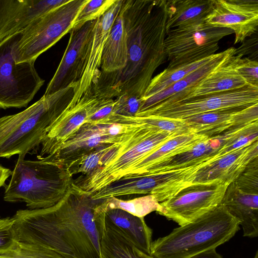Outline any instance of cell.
Returning <instances> with one entry per match:
<instances>
[{
  "mask_svg": "<svg viewBox=\"0 0 258 258\" xmlns=\"http://www.w3.org/2000/svg\"><path fill=\"white\" fill-rule=\"evenodd\" d=\"M189 258H222V257L216 251V249H211L200 252Z\"/></svg>",
  "mask_w": 258,
  "mask_h": 258,
  "instance_id": "39",
  "label": "cell"
},
{
  "mask_svg": "<svg viewBox=\"0 0 258 258\" xmlns=\"http://www.w3.org/2000/svg\"><path fill=\"white\" fill-rule=\"evenodd\" d=\"M205 22L215 27L228 28L235 33L234 44L254 34L258 26V1L213 0Z\"/></svg>",
  "mask_w": 258,
  "mask_h": 258,
  "instance_id": "14",
  "label": "cell"
},
{
  "mask_svg": "<svg viewBox=\"0 0 258 258\" xmlns=\"http://www.w3.org/2000/svg\"><path fill=\"white\" fill-rule=\"evenodd\" d=\"M221 204L238 220L243 236H258V194L245 192L233 182L228 186Z\"/></svg>",
  "mask_w": 258,
  "mask_h": 258,
  "instance_id": "22",
  "label": "cell"
},
{
  "mask_svg": "<svg viewBox=\"0 0 258 258\" xmlns=\"http://www.w3.org/2000/svg\"><path fill=\"white\" fill-rule=\"evenodd\" d=\"M229 185L219 181L193 182L171 198L160 203L158 214L182 226L218 206Z\"/></svg>",
  "mask_w": 258,
  "mask_h": 258,
  "instance_id": "12",
  "label": "cell"
},
{
  "mask_svg": "<svg viewBox=\"0 0 258 258\" xmlns=\"http://www.w3.org/2000/svg\"><path fill=\"white\" fill-rule=\"evenodd\" d=\"M114 100L104 99L95 112L88 117L85 123L98 124L113 113Z\"/></svg>",
  "mask_w": 258,
  "mask_h": 258,
  "instance_id": "38",
  "label": "cell"
},
{
  "mask_svg": "<svg viewBox=\"0 0 258 258\" xmlns=\"http://www.w3.org/2000/svg\"><path fill=\"white\" fill-rule=\"evenodd\" d=\"M122 0H116L101 17L96 20L90 40L82 77L74 89V95L69 105H74L85 95L92 93L100 74L103 49L114 21L118 15Z\"/></svg>",
  "mask_w": 258,
  "mask_h": 258,
  "instance_id": "16",
  "label": "cell"
},
{
  "mask_svg": "<svg viewBox=\"0 0 258 258\" xmlns=\"http://www.w3.org/2000/svg\"><path fill=\"white\" fill-rule=\"evenodd\" d=\"M142 104V98L123 94L114 100L113 113L126 116H135Z\"/></svg>",
  "mask_w": 258,
  "mask_h": 258,
  "instance_id": "37",
  "label": "cell"
},
{
  "mask_svg": "<svg viewBox=\"0 0 258 258\" xmlns=\"http://www.w3.org/2000/svg\"><path fill=\"white\" fill-rule=\"evenodd\" d=\"M258 156L257 140L248 142L201 168L193 182L219 181L229 185Z\"/></svg>",
  "mask_w": 258,
  "mask_h": 258,
  "instance_id": "18",
  "label": "cell"
},
{
  "mask_svg": "<svg viewBox=\"0 0 258 258\" xmlns=\"http://www.w3.org/2000/svg\"><path fill=\"white\" fill-rule=\"evenodd\" d=\"M235 55L192 87L156 105L169 104L192 98L237 89L248 85L235 70Z\"/></svg>",
  "mask_w": 258,
  "mask_h": 258,
  "instance_id": "21",
  "label": "cell"
},
{
  "mask_svg": "<svg viewBox=\"0 0 258 258\" xmlns=\"http://www.w3.org/2000/svg\"><path fill=\"white\" fill-rule=\"evenodd\" d=\"M258 104V87L243 88L198 97L166 105H158L135 116H153L183 119L201 113L223 109H242Z\"/></svg>",
  "mask_w": 258,
  "mask_h": 258,
  "instance_id": "11",
  "label": "cell"
},
{
  "mask_svg": "<svg viewBox=\"0 0 258 258\" xmlns=\"http://www.w3.org/2000/svg\"><path fill=\"white\" fill-rule=\"evenodd\" d=\"M208 138L195 132L175 136L129 167L120 179L142 176L150 168L190 150Z\"/></svg>",
  "mask_w": 258,
  "mask_h": 258,
  "instance_id": "23",
  "label": "cell"
},
{
  "mask_svg": "<svg viewBox=\"0 0 258 258\" xmlns=\"http://www.w3.org/2000/svg\"><path fill=\"white\" fill-rule=\"evenodd\" d=\"M236 53L237 49L234 47L216 53L208 62L198 69L165 90L143 101L137 113L144 111L170 97L192 87L218 68L229 61Z\"/></svg>",
  "mask_w": 258,
  "mask_h": 258,
  "instance_id": "25",
  "label": "cell"
},
{
  "mask_svg": "<svg viewBox=\"0 0 258 258\" xmlns=\"http://www.w3.org/2000/svg\"><path fill=\"white\" fill-rule=\"evenodd\" d=\"M107 124L85 123L67 140L57 152L45 156L66 167L81 156L115 143L118 138L107 134Z\"/></svg>",
  "mask_w": 258,
  "mask_h": 258,
  "instance_id": "20",
  "label": "cell"
},
{
  "mask_svg": "<svg viewBox=\"0 0 258 258\" xmlns=\"http://www.w3.org/2000/svg\"><path fill=\"white\" fill-rule=\"evenodd\" d=\"M127 56L126 33L120 9L104 45L97 82L120 72L125 67Z\"/></svg>",
  "mask_w": 258,
  "mask_h": 258,
  "instance_id": "24",
  "label": "cell"
},
{
  "mask_svg": "<svg viewBox=\"0 0 258 258\" xmlns=\"http://www.w3.org/2000/svg\"><path fill=\"white\" fill-rule=\"evenodd\" d=\"M101 201L72 184L53 206L16 212L13 217L18 240L48 247L64 258H99L105 213L96 208Z\"/></svg>",
  "mask_w": 258,
  "mask_h": 258,
  "instance_id": "1",
  "label": "cell"
},
{
  "mask_svg": "<svg viewBox=\"0 0 258 258\" xmlns=\"http://www.w3.org/2000/svg\"><path fill=\"white\" fill-rule=\"evenodd\" d=\"M96 20L87 22L81 28L72 29L70 32L67 47L44 96L51 95L73 84H77L80 81Z\"/></svg>",
  "mask_w": 258,
  "mask_h": 258,
  "instance_id": "13",
  "label": "cell"
},
{
  "mask_svg": "<svg viewBox=\"0 0 258 258\" xmlns=\"http://www.w3.org/2000/svg\"><path fill=\"white\" fill-rule=\"evenodd\" d=\"M242 191L258 194V159L251 162L234 181Z\"/></svg>",
  "mask_w": 258,
  "mask_h": 258,
  "instance_id": "34",
  "label": "cell"
},
{
  "mask_svg": "<svg viewBox=\"0 0 258 258\" xmlns=\"http://www.w3.org/2000/svg\"><path fill=\"white\" fill-rule=\"evenodd\" d=\"M99 258H154L103 221Z\"/></svg>",
  "mask_w": 258,
  "mask_h": 258,
  "instance_id": "28",
  "label": "cell"
},
{
  "mask_svg": "<svg viewBox=\"0 0 258 258\" xmlns=\"http://www.w3.org/2000/svg\"><path fill=\"white\" fill-rule=\"evenodd\" d=\"M116 0H89L78 13L74 20L72 29L81 28L87 22L101 17Z\"/></svg>",
  "mask_w": 258,
  "mask_h": 258,
  "instance_id": "32",
  "label": "cell"
},
{
  "mask_svg": "<svg viewBox=\"0 0 258 258\" xmlns=\"http://www.w3.org/2000/svg\"><path fill=\"white\" fill-rule=\"evenodd\" d=\"M20 35L0 43V108L4 109L26 107L45 82L35 62L16 63L14 49Z\"/></svg>",
  "mask_w": 258,
  "mask_h": 258,
  "instance_id": "8",
  "label": "cell"
},
{
  "mask_svg": "<svg viewBox=\"0 0 258 258\" xmlns=\"http://www.w3.org/2000/svg\"><path fill=\"white\" fill-rule=\"evenodd\" d=\"M120 11L127 36L125 67L99 80L92 90L104 99L123 94L142 98L154 72L166 57L167 0H122Z\"/></svg>",
  "mask_w": 258,
  "mask_h": 258,
  "instance_id": "2",
  "label": "cell"
},
{
  "mask_svg": "<svg viewBox=\"0 0 258 258\" xmlns=\"http://www.w3.org/2000/svg\"><path fill=\"white\" fill-rule=\"evenodd\" d=\"M213 0L167 1L166 34L171 29L205 21Z\"/></svg>",
  "mask_w": 258,
  "mask_h": 258,
  "instance_id": "27",
  "label": "cell"
},
{
  "mask_svg": "<svg viewBox=\"0 0 258 258\" xmlns=\"http://www.w3.org/2000/svg\"><path fill=\"white\" fill-rule=\"evenodd\" d=\"M69 0H0V43Z\"/></svg>",
  "mask_w": 258,
  "mask_h": 258,
  "instance_id": "17",
  "label": "cell"
},
{
  "mask_svg": "<svg viewBox=\"0 0 258 258\" xmlns=\"http://www.w3.org/2000/svg\"><path fill=\"white\" fill-rule=\"evenodd\" d=\"M114 209H121L135 216L144 218L152 212L156 211L158 213L160 211L161 206L160 203L151 195L130 200L110 197L102 199L97 207V211L99 214H101Z\"/></svg>",
  "mask_w": 258,
  "mask_h": 258,
  "instance_id": "29",
  "label": "cell"
},
{
  "mask_svg": "<svg viewBox=\"0 0 258 258\" xmlns=\"http://www.w3.org/2000/svg\"><path fill=\"white\" fill-rule=\"evenodd\" d=\"M104 222L119 232L139 249L150 254L153 232L144 218L114 209L105 212Z\"/></svg>",
  "mask_w": 258,
  "mask_h": 258,
  "instance_id": "26",
  "label": "cell"
},
{
  "mask_svg": "<svg viewBox=\"0 0 258 258\" xmlns=\"http://www.w3.org/2000/svg\"><path fill=\"white\" fill-rule=\"evenodd\" d=\"M76 83L43 96L16 114L0 118V158L27 154L41 145L47 129L67 108L74 95Z\"/></svg>",
  "mask_w": 258,
  "mask_h": 258,
  "instance_id": "3",
  "label": "cell"
},
{
  "mask_svg": "<svg viewBox=\"0 0 258 258\" xmlns=\"http://www.w3.org/2000/svg\"><path fill=\"white\" fill-rule=\"evenodd\" d=\"M12 171L0 164V188L5 185L8 178L11 175Z\"/></svg>",
  "mask_w": 258,
  "mask_h": 258,
  "instance_id": "40",
  "label": "cell"
},
{
  "mask_svg": "<svg viewBox=\"0 0 258 258\" xmlns=\"http://www.w3.org/2000/svg\"><path fill=\"white\" fill-rule=\"evenodd\" d=\"M109 146H105L88 153L72 162L67 166L70 174L82 173L87 175L101 165L103 155Z\"/></svg>",
  "mask_w": 258,
  "mask_h": 258,
  "instance_id": "33",
  "label": "cell"
},
{
  "mask_svg": "<svg viewBox=\"0 0 258 258\" xmlns=\"http://www.w3.org/2000/svg\"><path fill=\"white\" fill-rule=\"evenodd\" d=\"M19 242L12 217H0V254L13 249Z\"/></svg>",
  "mask_w": 258,
  "mask_h": 258,
  "instance_id": "35",
  "label": "cell"
},
{
  "mask_svg": "<svg viewBox=\"0 0 258 258\" xmlns=\"http://www.w3.org/2000/svg\"><path fill=\"white\" fill-rule=\"evenodd\" d=\"M89 0H69L33 21L21 34L14 49L16 63L34 62L72 29Z\"/></svg>",
  "mask_w": 258,
  "mask_h": 258,
  "instance_id": "7",
  "label": "cell"
},
{
  "mask_svg": "<svg viewBox=\"0 0 258 258\" xmlns=\"http://www.w3.org/2000/svg\"><path fill=\"white\" fill-rule=\"evenodd\" d=\"M233 31L205 21L171 29L166 34L164 48L171 69L199 61L213 54L219 42Z\"/></svg>",
  "mask_w": 258,
  "mask_h": 258,
  "instance_id": "9",
  "label": "cell"
},
{
  "mask_svg": "<svg viewBox=\"0 0 258 258\" xmlns=\"http://www.w3.org/2000/svg\"><path fill=\"white\" fill-rule=\"evenodd\" d=\"M194 132L212 137L241 125L258 121V104L242 109H223L183 119Z\"/></svg>",
  "mask_w": 258,
  "mask_h": 258,
  "instance_id": "19",
  "label": "cell"
},
{
  "mask_svg": "<svg viewBox=\"0 0 258 258\" xmlns=\"http://www.w3.org/2000/svg\"><path fill=\"white\" fill-rule=\"evenodd\" d=\"M38 159L18 158L5 186V201L24 202L29 209L47 208L69 193L74 179L67 167L46 157Z\"/></svg>",
  "mask_w": 258,
  "mask_h": 258,
  "instance_id": "4",
  "label": "cell"
},
{
  "mask_svg": "<svg viewBox=\"0 0 258 258\" xmlns=\"http://www.w3.org/2000/svg\"><path fill=\"white\" fill-rule=\"evenodd\" d=\"M0 258H64L52 249L42 245L20 242Z\"/></svg>",
  "mask_w": 258,
  "mask_h": 258,
  "instance_id": "31",
  "label": "cell"
},
{
  "mask_svg": "<svg viewBox=\"0 0 258 258\" xmlns=\"http://www.w3.org/2000/svg\"><path fill=\"white\" fill-rule=\"evenodd\" d=\"M177 136L146 125H133L108 146L99 168L89 174L81 175L74 179L73 184L92 195L119 180L129 167Z\"/></svg>",
  "mask_w": 258,
  "mask_h": 258,
  "instance_id": "6",
  "label": "cell"
},
{
  "mask_svg": "<svg viewBox=\"0 0 258 258\" xmlns=\"http://www.w3.org/2000/svg\"><path fill=\"white\" fill-rule=\"evenodd\" d=\"M239 222L221 204L195 221L174 228L152 243L154 258H189L227 242L239 229Z\"/></svg>",
  "mask_w": 258,
  "mask_h": 258,
  "instance_id": "5",
  "label": "cell"
},
{
  "mask_svg": "<svg viewBox=\"0 0 258 258\" xmlns=\"http://www.w3.org/2000/svg\"><path fill=\"white\" fill-rule=\"evenodd\" d=\"M254 258H258V251H257L256 252V253H255V255Z\"/></svg>",
  "mask_w": 258,
  "mask_h": 258,
  "instance_id": "41",
  "label": "cell"
},
{
  "mask_svg": "<svg viewBox=\"0 0 258 258\" xmlns=\"http://www.w3.org/2000/svg\"><path fill=\"white\" fill-rule=\"evenodd\" d=\"M214 55L199 61L171 69L166 68L163 72L152 78L142 97V102L165 90L192 72L198 69L208 62Z\"/></svg>",
  "mask_w": 258,
  "mask_h": 258,
  "instance_id": "30",
  "label": "cell"
},
{
  "mask_svg": "<svg viewBox=\"0 0 258 258\" xmlns=\"http://www.w3.org/2000/svg\"><path fill=\"white\" fill-rule=\"evenodd\" d=\"M199 166L189 167L155 174L121 178L90 195L92 199L147 194L153 196L159 203L174 197L191 184Z\"/></svg>",
  "mask_w": 258,
  "mask_h": 258,
  "instance_id": "10",
  "label": "cell"
},
{
  "mask_svg": "<svg viewBox=\"0 0 258 258\" xmlns=\"http://www.w3.org/2000/svg\"><path fill=\"white\" fill-rule=\"evenodd\" d=\"M104 99L92 92L84 95L75 105H69L48 128L41 144L38 158L51 156L56 153L95 112Z\"/></svg>",
  "mask_w": 258,
  "mask_h": 258,
  "instance_id": "15",
  "label": "cell"
},
{
  "mask_svg": "<svg viewBox=\"0 0 258 258\" xmlns=\"http://www.w3.org/2000/svg\"><path fill=\"white\" fill-rule=\"evenodd\" d=\"M235 68L238 74L249 85L258 87V63L249 58L234 56Z\"/></svg>",
  "mask_w": 258,
  "mask_h": 258,
  "instance_id": "36",
  "label": "cell"
}]
</instances>
